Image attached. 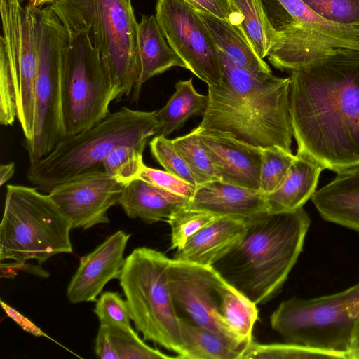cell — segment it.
Returning <instances> with one entry per match:
<instances>
[{"label": "cell", "mask_w": 359, "mask_h": 359, "mask_svg": "<svg viewBox=\"0 0 359 359\" xmlns=\"http://www.w3.org/2000/svg\"><path fill=\"white\" fill-rule=\"evenodd\" d=\"M208 104V96L196 90L192 78L177 81L174 94L162 109L156 111L160 128L156 136L167 137L181 128L190 118L203 116Z\"/></svg>", "instance_id": "obj_27"}, {"label": "cell", "mask_w": 359, "mask_h": 359, "mask_svg": "<svg viewBox=\"0 0 359 359\" xmlns=\"http://www.w3.org/2000/svg\"><path fill=\"white\" fill-rule=\"evenodd\" d=\"M38 55L32 139L25 142L29 164L46 156L65 133L62 112V64L69 34L50 7L33 8Z\"/></svg>", "instance_id": "obj_9"}, {"label": "cell", "mask_w": 359, "mask_h": 359, "mask_svg": "<svg viewBox=\"0 0 359 359\" xmlns=\"http://www.w3.org/2000/svg\"><path fill=\"white\" fill-rule=\"evenodd\" d=\"M343 358L335 353L290 344H260L251 341L243 351L241 359Z\"/></svg>", "instance_id": "obj_31"}, {"label": "cell", "mask_w": 359, "mask_h": 359, "mask_svg": "<svg viewBox=\"0 0 359 359\" xmlns=\"http://www.w3.org/2000/svg\"><path fill=\"white\" fill-rule=\"evenodd\" d=\"M218 217L208 212L187 208L184 204L168 219L171 228V249L180 250L187 241Z\"/></svg>", "instance_id": "obj_32"}, {"label": "cell", "mask_w": 359, "mask_h": 359, "mask_svg": "<svg viewBox=\"0 0 359 359\" xmlns=\"http://www.w3.org/2000/svg\"><path fill=\"white\" fill-rule=\"evenodd\" d=\"M137 50L140 74L132 93L137 102L142 85L151 77L173 67L187 69L181 57L167 42L155 15H142L137 25Z\"/></svg>", "instance_id": "obj_21"}, {"label": "cell", "mask_w": 359, "mask_h": 359, "mask_svg": "<svg viewBox=\"0 0 359 359\" xmlns=\"http://www.w3.org/2000/svg\"><path fill=\"white\" fill-rule=\"evenodd\" d=\"M349 356L350 359H359V320L355 327Z\"/></svg>", "instance_id": "obj_42"}, {"label": "cell", "mask_w": 359, "mask_h": 359, "mask_svg": "<svg viewBox=\"0 0 359 359\" xmlns=\"http://www.w3.org/2000/svg\"><path fill=\"white\" fill-rule=\"evenodd\" d=\"M172 142L191 170L196 185L220 180L210 156L198 137L195 128L187 135L173 139Z\"/></svg>", "instance_id": "obj_30"}, {"label": "cell", "mask_w": 359, "mask_h": 359, "mask_svg": "<svg viewBox=\"0 0 359 359\" xmlns=\"http://www.w3.org/2000/svg\"><path fill=\"white\" fill-rule=\"evenodd\" d=\"M323 19L359 30V0H302Z\"/></svg>", "instance_id": "obj_35"}, {"label": "cell", "mask_w": 359, "mask_h": 359, "mask_svg": "<svg viewBox=\"0 0 359 359\" xmlns=\"http://www.w3.org/2000/svg\"><path fill=\"white\" fill-rule=\"evenodd\" d=\"M94 312L100 325L130 326V313L126 300L119 294L106 292L97 300Z\"/></svg>", "instance_id": "obj_38"}, {"label": "cell", "mask_w": 359, "mask_h": 359, "mask_svg": "<svg viewBox=\"0 0 359 359\" xmlns=\"http://www.w3.org/2000/svg\"><path fill=\"white\" fill-rule=\"evenodd\" d=\"M311 200L325 220L359 232V165L337 172Z\"/></svg>", "instance_id": "obj_20"}, {"label": "cell", "mask_w": 359, "mask_h": 359, "mask_svg": "<svg viewBox=\"0 0 359 359\" xmlns=\"http://www.w3.org/2000/svg\"><path fill=\"white\" fill-rule=\"evenodd\" d=\"M182 359H241L244 346L224 336L180 318Z\"/></svg>", "instance_id": "obj_26"}, {"label": "cell", "mask_w": 359, "mask_h": 359, "mask_svg": "<svg viewBox=\"0 0 359 359\" xmlns=\"http://www.w3.org/2000/svg\"><path fill=\"white\" fill-rule=\"evenodd\" d=\"M245 231L246 223L243 220L218 217L189 238L172 259L214 266L236 247Z\"/></svg>", "instance_id": "obj_19"}, {"label": "cell", "mask_w": 359, "mask_h": 359, "mask_svg": "<svg viewBox=\"0 0 359 359\" xmlns=\"http://www.w3.org/2000/svg\"><path fill=\"white\" fill-rule=\"evenodd\" d=\"M149 147L153 156L166 171L196 186L191 170L176 149L172 140L154 136L149 142Z\"/></svg>", "instance_id": "obj_36"}, {"label": "cell", "mask_w": 359, "mask_h": 359, "mask_svg": "<svg viewBox=\"0 0 359 359\" xmlns=\"http://www.w3.org/2000/svg\"><path fill=\"white\" fill-rule=\"evenodd\" d=\"M195 130L220 180L259 191L262 149L218 130Z\"/></svg>", "instance_id": "obj_15"}, {"label": "cell", "mask_w": 359, "mask_h": 359, "mask_svg": "<svg viewBox=\"0 0 359 359\" xmlns=\"http://www.w3.org/2000/svg\"><path fill=\"white\" fill-rule=\"evenodd\" d=\"M96 355L102 359H169L145 344L131 326L100 325L95 342Z\"/></svg>", "instance_id": "obj_25"}, {"label": "cell", "mask_w": 359, "mask_h": 359, "mask_svg": "<svg viewBox=\"0 0 359 359\" xmlns=\"http://www.w3.org/2000/svg\"><path fill=\"white\" fill-rule=\"evenodd\" d=\"M222 79L208 86V104L198 126L251 146L292 152L290 77L257 73L231 62L219 50Z\"/></svg>", "instance_id": "obj_2"}, {"label": "cell", "mask_w": 359, "mask_h": 359, "mask_svg": "<svg viewBox=\"0 0 359 359\" xmlns=\"http://www.w3.org/2000/svg\"><path fill=\"white\" fill-rule=\"evenodd\" d=\"M187 208L208 212L215 217H227L246 222L267 211L266 195L222 180L196 186Z\"/></svg>", "instance_id": "obj_18"}, {"label": "cell", "mask_w": 359, "mask_h": 359, "mask_svg": "<svg viewBox=\"0 0 359 359\" xmlns=\"http://www.w3.org/2000/svg\"><path fill=\"white\" fill-rule=\"evenodd\" d=\"M295 155L278 147L262 149L259 191L267 195L287 175Z\"/></svg>", "instance_id": "obj_34"}, {"label": "cell", "mask_w": 359, "mask_h": 359, "mask_svg": "<svg viewBox=\"0 0 359 359\" xmlns=\"http://www.w3.org/2000/svg\"><path fill=\"white\" fill-rule=\"evenodd\" d=\"M68 30L87 32L116 94L133 93L140 74L137 25L131 0H53L48 4Z\"/></svg>", "instance_id": "obj_5"}, {"label": "cell", "mask_w": 359, "mask_h": 359, "mask_svg": "<svg viewBox=\"0 0 359 359\" xmlns=\"http://www.w3.org/2000/svg\"><path fill=\"white\" fill-rule=\"evenodd\" d=\"M20 0H0V97L17 99V119L25 142L32 139L38 55L33 8Z\"/></svg>", "instance_id": "obj_11"}, {"label": "cell", "mask_w": 359, "mask_h": 359, "mask_svg": "<svg viewBox=\"0 0 359 359\" xmlns=\"http://www.w3.org/2000/svg\"><path fill=\"white\" fill-rule=\"evenodd\" d=\"M15 164L13 162L0 166V185L3 186L10 180L15 173Z\"/></svg>", "instance_id": "obj_41"}, {"label": "cell", "mask_w": 359, "mask_h": 359, "mask_svg": "<svg viewBox=\"0 0 359 359\" xmlns=\"http://www.w3.org/2000/svg\"><path fill=\"white\" fill-rule=\"evenodd\" d=\"M145 147L123 146L115 149L103 162V170L125 186L137 179L145 165Z\"/></svg>", "instance_id": "obj_33"}, {"label": "cell", "mask_w": 359, "mask_h": 359, "mask_svg": "<svg viewBox=\"0 0 359 359\" xmlns=\"http://www.w3.org/2000/svg\"><path fill=\"white\" fill-rule=\"evenodd\" d=\"M169 283L176 306L189 320L241 346L222 313V291L227 280L213 266L171 259Z\"/></svg>", "instance_id": "obj_13"}, {"label": "cell", "mask_w": 359, "mask_h": 359, "mask_svg": "<svg viewBox=\"0 0 359 359\" xmlns=\"http://www.w3.org/2000/svg\"><path fill=\"white\" fill-rule=\"evenodd\" d=\"M222 313L231 332L245 346L258 317L257 304L227 282L222 291Z\"/></svg>", "instance_id": "obj_28"}, {"label": "cell", "mask_w": 359, "mask_h": 359, "mask_svg": "<svg viewBox=\"0 0 359 359\" xmlns=\"http://www.w3.org/2000/svg\"><path fill=\"white\" fill-rule=\"evenodd\" d=\"M184 1L198 11L210 13L229 22L232 25L242 30V18L238 11L233 6L231 0Z\"/></svg>", "instance_id": "obj_39"}, {"label": "cell", "mask_w": 359, "mask_h": 359, "mask_svg": "<svg viewBox=\"0 0 359 359\" xmlns=\"http://www.w3.org/2000/svg\"><path fill=\"white\" fill-rule=\"evenodd\" d=\"M156 111L122 107L93 127L61 139L43 158L29 164L27 178L36 188L50 192L80 175L104 171V161L123 146L146 147L160 123Z\"/></svg>", "instance_id": "obj_4"}, {"label": "cell", "mask_w": 359, "mask_h": 359, "mask_svg": "<svg viewBox=\"0 0 359 359\" xmlns=\"http://www.w3.org/2000/svg\"><path fill=\"white\" fill-rule=\"evenodd\" d=\"M125 185L104 171L80 175L48 192L74 229L109 223V210L118 203Z\"/></svg>", "instance_id": "obj_14"}, {"label": "cell", "mask_w": 359, "mask_h": 359, "mask_svg": "<svg viewBox=\"0 0 359 359\" xmlns=\"http://www.w3.org/2000/svg\"><path fill=\"white\" fill-rule=\"evenodd\" d=\"M129 238V234L118 231L80 259L79 266L67 290V297L71 303L95 301L107 283L118 279Z\"/></svg>", "instance_id": "obj_16"}, {"label": "cell", "mask_w": 359, "mask_h": 359, "mask_svg": "<svg viewBox=\"0 0 359 359\" xmlns=\"http://www.w3.org/2000/svg\"><path fill=\"white\" fill-rule=\"evenodd\" d=\"M186 201L172 196L141 179L126 184L118 201L126 215L154 223L168 220L174 211Z\"/></svg>", "instance_id": "obj_23"}, {"label": "cell", "mask_w": 359, "mask_h": 359, "mask_svg": "<svg viewBox=\"0 0 359 359\" xmlns=\"http://www.w3.org/2000/svg\"><path fill=\"white\" fill-rule=\"evenodd\" d=\"M170 260L156 250L135 248L126 258L118 280L131 320L144 340L173 351L182 358L181 318L168 278Z\"/></svg>", "instance_id": "obj_7"}, {"label": "cell", "mask_w": 359, "mask_h": 359, "mask_svg": "<svg viewBox=\"0 0 359 359\" xmlns=\"http://www.w3.org/2000/svg\"><path fill=\"white\" fill-rule=\"evenodd\" d=\"M245 223L242 239L218 262L224 269L219 273L257 305L283 287L302 250L310 219L301 207L266 212Z\"/></svg>", "instance_id": "obj_3"}, {"label": "cell", "mask_w": 359, "mask_h": 359, "mask_svg": "<svg viewBox=\"0 0 359 359\" xmlns=\"http://www.w3.org/2000/svg\"><path fill=\"white\" fill-rule=\"evenodd\" d=\"M218 49L234 65L257 73H272L256 53L243 32L229 22L206 12L198 11Z\"/></svg>", "instance_id": "obj_24"}, {"label": "cell", "mask_w": 359, "mask_h": 359, "mask_svg": "<svg viewBox=\"0 0 359 359\" xmlns=\"http://www.w3.org/2000/svg\"><path fill=\"white\" fill-rule=\"evenodd\" d=\"M297 152L323 169L359 165V50L331 48L290 76Z\"/></svg>", "instance_id": "obj_1"}, {"label": "cell", "mask_w": 359, "mask_h": 359, "mask_svg": "<svg viewBox=\"0 0 359 359\" xmlns=\"http://www.w3.org/2000/svg\"><path fill=\"white\" fill-rule=\"evenodd\" d=\"M21 3L29 6L32 8H37L42 7L44 4H50L53 0H20Z\"/></svg>", "instance_id": "obj_43"}, {"label": "cell", "mask_w": 359, "mask_h": 359, "mask_svg": "<svg viewBox=\"0 0 359 359\" xmlns=\"http://www.w3.org/2000/svg\"><path fill=\"white\" fill-rule=\"evenodd\" d=\"M155 17L169 46L208 86L222 79L219 49L198 11L184 0H158Z\"/></svg>", "instance_id": "obj_12"}, {"label": "cell", "mask_w": 359, "mask_h": 359, "mask_svg": "<svg viewBox=\"0 0 359 359\" xmlns=\"http://www.w3.org/2000/svg\"><path fill=\"white\" fill-rule=\"evenodd\" d=\"M359 320V283L330 295L282 302L270 317L287 343L340 354L350 359Z\"/></svg>", "instance_id": "obj_8"}, {"label": "cell", "mask_w": 359, "mask_h": 359, "mask_svg": "<svg viewBox=\"0 0 359 359\" xmlns=\"http://www.w3.org/2000/svg\"><path fill=\"white\" fill-rule=\"evenodd\" d=\"M137 179L143 180L163 191L187 203L193 196L196 186L165 170L144 165Z\"/></svg>", "instance_id": "obj_37"}, {"label": "cell", "mask_w": 359, "mask_h": 359, "mask_svg": "<svg viewBox=\"0 0 359 359\" xmlns=\"http://www.w3.org/2000/svg\"><path fill=\"white\" fill-rule=\"evenodd\" d=\"M62 64V112L65 136L107 117L116 94L99 51L86 31L68 30Z\"/></svg>", "instance_id": "obj_10"}, {"label": "cell", "mask_w": 359, "mask_h": 359, "mask_svg": "<svg viewBox=\"0 0 359 359\" xmlns=\"http://www.w3.org/2000/svg\"><path fill=\"white\" fill-rule=\"evenodd\" d=\"M241 18V28L248 40L264 59L276 36L264 11L262 0H231Z\"/></svg>", "instance_id": "obj_29"}, {"label": "cell", "mask_w": 359, "mask_h": 359, "mask_svg": "<svg viewBox=\"0 0 359 359\" xmlns=\"http://www.w3.org/2000/svg\"><path fill=\"white\" fill-rule=\"evenodd\" d=\"M71 220L50 195L36 187L8 184L0 225V259L42 264L72 252Z\"/></svg>", "instance_id": "obj_6"}, {"label": "cell", "mask_w": 359, "mask_h": 359, "mask_svg": "<svg viewBox=\"0 0 359 359\" xmlns=\"http://www.w3.org/2000/svg\"><path fill=\"white\" fill-rule=\"evenodd\" d=\"M323 168L310 157L297 153L287 175L270 194L266 195L268 212H282L303 207L316 191Z\"/></svg>", "instance_id": "obj_22"}, {"label": "cell", "mask_w": 359, "mask_h": 359, "mask_svg": "<svg viewBox=\"0 0 359 359\" xmlns=\"http://www.w3.org/2000/svg\"><path fill=\"white\" fill-rule=\"evenodd\" d=\"M296 23L306 65L331 48L359 50V30L329 22L302 0H278Z\"/></svg>", "instance_id": "obj_17"}, {"label": "cell", "mask_w": 359, "mask_h": 359, "mask_svg": "<svg viewBox=\"0 0 359 359\" xmlns=\"http://www.w3.org/2000/svg\"><path fill=\"white\" fill-rule=\"evenodd\" d=\"M1 305L4 310L7 313L8 316L12 318L17 323L22 326L25 330L30 332L35 335L43 334L36 327L34 326L30 321L25 318L23 316L20 315L18 312L11 308L7 304L1 301Z\"/></svg>", "instance_id": "obj_40"}]
</instances>
